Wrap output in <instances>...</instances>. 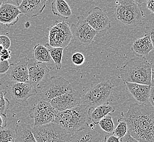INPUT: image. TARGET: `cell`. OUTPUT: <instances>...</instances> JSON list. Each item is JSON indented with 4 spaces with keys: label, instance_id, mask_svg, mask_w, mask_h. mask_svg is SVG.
<instances>
[{
    "label": "cell",
    "instance_id": "cell-1",
    "mask_svg": "<svg viewBox=\"0 0 154 142\" xmlns=\"http://www.w3.org/2000/svg\"><path fill=\"white\" fill-rule=\"evenodd\" d=\"M123 119L128 132L140 142H154V107L150 104L131 103Z\"/></svg>",
    "mask_w": 154,
    "mask_h": 142
},
{
    "label": "cell",
    "instance_id": "cell-2",
    "mask_svg": "<svg viewBox=\"0 0 154 142\" xmlns=\"http://www.w3.org/2000/svg\"><path fill=\"white\" fill-rule=\"evenodd\" d=\"M88 108L80 105L63 111H57L54 123L71 135L92 123ZM93 123V122H92Z\"/></svg>",
    "mask_w": 154,
    "mask_h": 142
},
{
    "label": "cell",
    "instance_id": "cell-3",
    "mask_svg": "<svg viewBox=\"0 0 154 142\" xmlns=\"http://www.w3.org/2000/svg\"><path fill=\"white\" fill-rule=\"evenodd\" d=\"M151 65L143 57L129 60L121 68L120 77L125 83L151 85Z\"/></svg>",
    "mask_w": 154,
    "mask_h": 142
},
{
    "label": "cell",
    "instance_id": "cell-4",
    "mask_svg": "<svg viewBox=\"0 0 154 142\" xmlns=\"http://www.w3.org/2000/svg\"><path fill=\"white\" fill-rule=\"evenodd\" d=\"M114 18L121 24L136 26L142 24L145 15L141 4L133 0H117L114 8Z\"/></svg>",
    "mask_w": 154,
    "mask_h": 142
},
{
    "label": "cell",
    "instance_id": "cell-5",
    "mask_svg": "<svg viewBox=\"0 0 154 142\" xmlns=\"http://www.w3.org/2000/svg\"><path fill=\"white\" fill-rule=\"evenodd\" d=\"M114 86L110 80H104L91 87L81 96V105L88 109L109 103Z\"/></svg>",
    "mask_w": 154,
    "mask_h": 142
},
{
    "label": "cell",
    "instance_id": "cell-6",
    "mask_svg": "<svg viewBox=\"0 0 154 142\" xmlns=\"http://www.w3.org/2000/svg\"><path fill=\"white\" fill-rule=\"evenodd\" d=\"M32 132L37 142H70L71 135L54 123L33 126Z\"/></svg>",
    "mask_w": 154,
    "mask_h": 142
},
{
    "label": "cell",
    "instance_id": "cell-7",
    "mask_svg": "<svg viewBox=\"0 0 154 142\" xmlns=\"http://www.w3.org/2000/svg\"><path fill=\"white\" fill-rule=\"evenodd\" d=\"M49 31L48 44L51 47L66 48L72 40L70 26L64 21H56L55 25L48 28Z\"/></svg>",
    "mask_w": 154,
    "mask_h": 142
},
{
    "label": "cell",
    "instance_id": "cell-8",
    "mask_svg": "<svg viewBox=\"0 0 154 142\" xmlns=\"http://www.w3.org/2000/svg\"><path fill=\"white\" fill-rule=\"evenodd\" d=\"M73 90L69 81L60 76L48 79L40 93L41 99L50 102L53 99Z\"/></svg>",
    "mask_w": 154,
    "mask_h": 142
},
{
    "label": "cell",
    "instance_id": "cell-9",
    "mask_svg": "<svg viewBox=\"0 0 154 142\" xmlns=\"http://www.w3.org/2000/svg\"><path fill=\"white\" fill-rule=\"evenodd\" d=\"M57 112L50 102L40 99L30 109L29 115L34 119L33 126H37L54 123Z\"/></svg>",
    "mask_w": 154,
    "mask_h": 142
},
{
    "label": "cell",
    "instance_id": "cell-10",
    "mask_svg": "<svg viewBox=\"0 0 154 142\" xmlns=\"http://www.w3.org/2000/svg\"><path fill=\"white\" fill-rule=\"evenodd\" d=\"M71 33L74 40L78 43L88 46L94 41L98 34L87 23L86 18L83 16L77 17V22L70 26Z\"/></svg>",
    "mask_w": 154,
    "mask_h": 142
},
{
    "label": "cell",
    "instance_id": "cell-11",
    "mask_svg": "<svg viewBox=\"0 0 154 142\" xmlns=\"http://www.w3.org/2000/svg\"><path fill=\"white\" fill-rule=\"evenodd\" d=\"M29 83L34 88H41L48 79L49 68L45 63L29 59L28 65Z\"/></svg>",
    "mask_w": 154,
    "mask_h": 142
},
{
    "label": "cell",
    "instance_id": "cell-12",
    "mask_svg": "<svg viewBox=\"0 0 154 142\" xmlns=\"http://www.w3.org/2000/svg\"><path fill=\"white\" fill-rule=\"evenodd\" d=\"M9 93L15 103L27 107L29 104L28 99L36 96L37 91L29 83L19 82L13 84L9 90Z\"/></svg>",
    "mask_w": 154,
    "mask_h": 142
},
{
    "label": "cell",
    "instance_id": "cell-13",
    "mask_svg": "<svg viewBox=\"0 0 154 142\" xmlns=\"http://www.w3.org/2000/svg\"><path fill=\"white\" fill-rule=\"evenodd\" d=\"M21 14L18 0L3 2L0 6V25L8 27L15 25Z\"/></svg>",
    "mask_w": 154,
    "mask_h": 142
},
{
    "label": "cell",
    "instance_id": "cell-14",
    "mask_svg": "<svg viewBox=\"0 0 154 142\" xmlns=\"http://www.w3.org/2000/svg\"><path fill=\"white\" fill-rule=\"evenodd\" d=\"M86 20L97 33L107 31L111 27V22L108 16L98 7L89 10Z\"/></svg>",
    "mask_w": 154,
    "mask_h": 142
},
{
    "label": "cell",
    "instance_id": "cell-15",
    "mask_svg": "<svg viewBox=\"0 0 154 142\" xmlns=\"http://www.w3.org/2000/svg\"><path fill=\"white\" fill-rule=\"evenodd\" d=\"M81 102L80 93L73 89L53 99L50 103L57 111H63L80 105Z\"/></svg>",
    "mask_w": 154,
    "mask_h": 142
},
{
    "label": "cell",
    "instance_id": "cell-16",
    "mask_svg": "<svg viewBox=\"0 0 154 142\" xmlns=\"http://www.w3.org/2000/svg\"><path fill=\"white\" fill-rule=\"evenodd\" d=\"M29 61L27 56L22 58L16 64H10L7 74L13 83H29L28 65Z\"/></svg>",
    "mask_w": 154,
    "mask_h": 142
},
{
    "label": "cell",
    "instance_id": "cell-17",
    "mask_svg": "<svg viewBox=\"0 0 154 142\" xmlns=\"http://www.w3.org/2000/svg\"><path fill=\"white\" fill-rule=\"evenodd\" d=\"M48 0H22L19 4L22 14L29 18L39 16L43 12Z\"/></svg>",
    "mask_w": 154,
    "mask_h": 142
},
{
    "label": "cell",
    "instance_id": "cell-18",
    "mask_svg": "<svg viewBox=\"0 0 154 142\" xmlns=\"http://www.w3.org/2000/svg\"><path fill=\"white\" fill-rule=\"evenodd\" d=\"M105 137L88 126L72 135L70 142H104Z\"/></svg>",
    "mask_w": 154,
    "mask_h": 142
},
{
    "label": "cell",
    "instance_id": "cell-19",
    "mask_svg": "<svg viewBox=\"0 0 154 142\" xmlns=\"http://www.w3.org/2000/svg\"><path fill=\"white\" fill-rule=\"evenodd\" d=\"M126 89L136 101L140 104H149L151 85L126 82Z\"/></svg>",
    "mask_w": 154,
    "mask_h": 142
},
{
    "label": "cell",
    "instance_id": "cell-20",
    "mask_svg": "<svg viewBox=\"0 0 154 142\" xmlns=\"http://www.w3.org/2000/svg\"><path fill=\"white\" fill-rule=\"evenodd\" d=\"M154 49L150 37L145 34L144 37L136 40L133 43L131 49L138 57H144Z\"/></svg>",
    "mask_w": 154,
    "mask_h": 142
},
{
    "label": "cell",
    "instance_id": "cell-21",
    "mask_svg": "<svg viewBox=\"0 0 154 142\" xmlns=\"http://www.w3.org/2000/svg\"><path fill=\"white\" fill-rule=\"evenodd\" d=\"M15 142H37L32 132V127L29 124H17L16 128Z\"/></svg>",
    "mask_w": 154,
    "mask_h": 142
},
{
    "label": "cell",
    "instance_id": "cell-22",
    "mask_svg": "<svg viewBox=\"0 0 154 142\" xmlns=\"http://www.w3.org/2000/svg\"><path fill=\"white\" fill-rule=\"evenodd\" d=\"M115 111V108L109 104L102 105L92 109H88L89 117L94 124H98L106 115Z\"/></svg>",
    "mask_w": 154,
    "mask_h": 142
},
{
    "label": "cell",
    "instance_id": "cell-23",
    "mask_svg": "<svg viewBox=\"0 0 154 142\" xmlns=\"http://www.w3.org/2000/svg\"><path fill=\"white\" fill-rule=\"evenodd\" d=\"M51 9L54 15L62 18L68 19L72 16L71 8L65 0H53Z\"/></svg>",
    "mask_w": 154,
    "mask_h": 142
},
{
    "label": "cell",
    "instance_id": "cell-24",
    "mask_svg": "<svg viewBox=\"0 0 154 142\" xmlns=\"http://www.w3.org/2000/svg\"><path fill=\"white\" fill-rule=\"evenodd\" d=\"M34 59L37 62L49 63L52 61L48 48L40 44H36L32 50Z\"/></svg>",
    "mask_w": 154,
    "mask_h": 142
},
{
    "label": "cell",
    "instance_id": "cell-25",
    "mask_svg": "<svg viewBox=\"0 0 154 142\" xmlns=\"http://www.w3.org/2000/svg\"><path fill=\"white\" fill-rule=\"evenodd\" d=\"M48 48L49 50L51 58L54 62L56 68L58 70H60L62 69V57L64 48L49 46Z\"/></svg>",
    "mask_w": 154,
    "mask_h": 142
},
{
    "label": "cell",
    "instance_id": "cell-26",
    "mask_svg": "<svg viewBox=\"0 0 154 142\" xmlns=\"http://www.w3.org/2000/svg\"><path fill=\"white\" fill-rule=\"evenodd\" d=\"M98 124L105 133L110 134L113 132L115 129V125L111 114H109L106 115L100 120Z\"/></svg>",
    "mask_w": 154,
    "mask_h": 142
},
{
    "label": "cell",
    "instance_id": "cell-27",
    "mask_svg": "<svg viewBox=\"0 0 154 142\" xmlns=\"http://www.w3.org/2000/svg\"><path fill=\"white\" fill-rule=\"evenodd\" d=\"M16 137V130L7 127L0 129V142H8L14 141Z\"/></svg>",
    "mask_w": 154,
    "mask_h": 142
},
{
    "label": "cell",
    "instance_id": "cell-28",
    "mask_svg": "<svg viewBox=\"0 0 154 142\" xmlns=\"http://www.w3.org/2000/svg\"><path fill=\"white\" fill-rule=\"evenodd\" d=\"M118 125L115 128L113 131V135L119 138H122L128 132V127L126 122L123 118H121L118 120Z\"/></svg>",
    "mask_w": 154,
    "mask_h": 142
},
{
    "label": "cell",
    "instance_id": "cell-29",
    "mask_svg": "<svg viewBox=\"0 0 154 142\" xmlns=\"http://www.w3.org/2000/svg\"><path fill=\"white\" fill-rule=\"evenodd\" d=\"M7 93L6 90L0 91V111L6 114L11 105L9 100L5 97Z\"/></svg>",
    "mask_w": 154,
    "mask_h": 142
},
{
    "label": "cell",
    "instance_id": "cell-30",
    "mask_svg": "<svg viewBox=\"0 0 154 142\" xmlns=\"http://www.w3.org/2000/svg\"><path fill=\"white\" fill-rule=\"evenodd\" d=\"M71 60L75 66H81L85 61V57L82 53L76 52L72 55Z\"/></svg>",
    "mask_w": 154,
    "mask_h": 142
},
{
    "label": "cell",
    "instance_id": "cell-31",
    "mask_svg": "<svg viewBox=\"0 0 154 142\" xmlns=\"http://www.w3.org/2000/svg\"><path fill=\"white\" fill-rule=\"evenodd\" d=\"M0 45L4 48V49H9L11 46V40L6 35H0Z\"/></svg>",
    "mask_w": 154,
    "mask_h": 142
},
{
    "label": "cell",
    "instance_id": "cell-32",
    "mask_svg": "<svg viewBox=\"0 0 154 142\" xmlns=\"http://www.w3.org/2000/svg\"><path fill=\"white\" fill-rule=\"evenodd\" d=\"M10 64L8 60L0 61V74H5L9 70Z\"/></svg>",
    "mask_w": 154,
    "mask_h": 142
},
{
    "label": "cell",
    "instance_id": "cell-33",
    "mask_svg": "<svg viewBox=\"0 0 154 142\" xmlns=\"http://www.w3.org/2000/svg\"><path fill=\"white\" fill-rule=\"evenodd\" d=\"M145 34H148L150 37L154 49V25L151 26H146L145 28Z\"/></svg>",
    "mask_w": 154,
    "mask_h": 142
},
{
    "label": "cell",
    "instance_id": "cell-34",
    "mask_svg": "<svg viewBox=\"0 0 154 142\" xmlns=\"http://www.w3.org/2000/svg\"><path fill=\"white\" fill-rule=\"evenodd\" d=\"M11 58V51L9 49H3L0 53V60L6 61Z\"/></svg>",
    "mask_w": 154,
    "mask_h": 142
},
{
    "label": "cell",
    "instance_id": "cell-35",
    "mask_svg": "<svg viewBox=\"0 0 154 142\" xmlns=\"http://www.w3.org/2000/svg\"><path fill=\"white\" fill-rule=\"evenodd\" d=\"M121 142H140L134 138L128 132H127L125 136L121 138Z\"/></svg>",
    "mask_w": 154,
    "mask_h": 142
},
{
    "label": "cell",
    "instance_id": "cell-36",
    "mask_svg": "<svg viewBox=\"0 0 154 142\" xmlns=\"http://www.w3.org/2000/svg\"><path fill=\"white\" fill-rule=\"evenodd\" d=\"M7 125L6 114L0 111V129L6 127Z\"/></svg>",
    "mask_w": 154,
    "mask_h": 142
},
{
    "label": "cell",
    "instance_id": "cell-37",
    "mask_svg": "<svg viewBox=\"0 0 154 142\" xmlns=\"http://www.w3.org/2000/svg\"><path fill=\"white\" fill-rule=\"evenodd\" d=\"M104 142H121V141L120 138L114 136V135H112L108 137L106 136Z\"/></svg>",
    "mask_w": 154,
    "mask_h": 142
},
{
    "label": "cell",
    "instance_id": "cell-38",
    "mask_svg": "<svg viewBox=\"0 0 154 142\" xmlns=\"http://www.w3.org/2000/svg\"><path fill=\"white\" fill-rule=\"evenodd\" d=\"M149 104L154 107V87H151L149 99Z\"/></svg>",
    "mask_w": 154,
    "mask_h": 142
},
{
    "label": "cell",
    "instance_id": "cell-39",
    "mask_svg": "<svg viewBox=\"0 0 154 142\" xmlns=\"http://www.w3.org/2000/svg\"><path fill=\"white\" fill-rule=\"evenodd\" d=\"M146 7L152 13L154 14V0H147Z\"/></svg>",
    "mask_w": 154,
    "mask_h": 142
},
{
    "label": "cell",
    "instance_id": "cell-40",
    "mask_svg": "<svg viewBox=\"0 0 154 142\" xmlns=\"http://www.w3.org/2000/svg\"><path fill=\"white\" fill-rule=\"evenodd\" d=\"M151 65V86L154 87V63Z\"/></svg>",
    "mask_w": 154,
    "mask_h": 142
},
{
    "label": "cell",
    "instance_id": "cell-41",
    "mask_svg": "<svg viewBox=\"0 0 154 142\" xmlns=\"http://www.w3.org/2000/svg\"><path fill=\"white\" fill-rule=\"evenodd\" d=\"M133 1L139 4H142L143 3H145L147 1V0H133Z\"/></svg>",
    "mask_w": 154,
    "mask_h": 142
},
{
    "label": "cell",
    "instance_id": "cell-42",
    "mask_svg": "<svg viewBox=\"0 0 154 142\" xmlns=\"http://www.w3.org/2000/svg\"><path fill=\"white\" fill-rule=\"evenodd\" d=\"M3 2V0H0V6H1V4H2Z\"/></svg>",
    "mask_w": 154,
    "mask_h": 142
},
{
    "label": "cell",
    "instance_id": "cell-43",
    "mask_svg": "<svg viewBox=\"0 0 154 142\" xmlns=\"http://www.w3.org/2000/svg\"><path fill=\"white\" fill-rule=\"evenodd\" d=\"M14 142V141H10V142Z\"/></svg>",
    "mask_w": 154,
    "mask_h": 142
},
{
    "label": "cell",
    "instance_id": "cell-44",
    "mask_svg": "<svg viewBox=\"0 0 154 142\" xmlns=\"http://www.w3.org/2000/svg\"><path fill=\"white\" fill-rule=\"evenodd\" d=\"M0 61H1V60H0Z\"/></svg>",
    "mask_w": 154,
    "mask_h": 142
}]
</instances>
